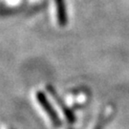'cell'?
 <instances>
[{"mask_svg":"<svg viewBox=\"0 0 129 129\" xmlns=\"http://www.w3.org/2000/svg\"><path fill=\"white\" fill-rule=\"evenodd\" d=\"M55 2L58 23L61 27H63L67 23V13H66V6H65L64 0H55Z\"/></svg>","mask_w":129,"mask_h":129,"instance_id":"3","label":"cell"},{"mask_svg":"<svg viewBox=\"0 0 129 129\" xmlns=\"http://www.w3.org/2000/svg\"><path fill=\"white\" fill-rule=\"evenodd\" d=\"M112 111H113L112 109H109L108 113L103 114V115L101 117V119L99 120L97 125L95 126V128H94V129H103L104 125H105L106 122H107V120H109V118L112 116Z\"/></svg>","mask_w":129,"mask_h":129,"instance_id":"4","label":"cell"},{"mask_svg":"<svg viewBox=\"0 0 129 129\" xmlns=\"http://www.w3.org/2000/svg\"><path fill=\"white\" fill-rule=\"evenodd\" d=\"M37 100L38 103L42 106L43 110L46 112V114L48 115L49 119L51 120L53 125L55 127H60L61 126V121H60L59 118H58V115L55 112V109L53 108V106L50 103V102L48 101V99L45 96V94L41 92V91L37 92Z\"/></svg>","mask_w":129,"mask_h":129,"instance_id":"1","label":"cell"},{"mask_svg":"<svg viewBox=\"0 0 129 129\" xmlns=\"http://www.w3.org/2000/svg\"><path fill=\"white\" fill-rule=\"evenodd\" d=\"M46 88H47V90L49 91V93L51 94L52 97L54 98V100L56 102V103L58 104V106L60 107V109L62 110V112H63V114H64V116H65V118H66V120H68L70 123H73L75 121V116H74V113L72 112V110H71L70 108H68L64 102L61 101V99H60L59 96L57 95V93H56V91L55 90V88L53 87L52 85H47Z\"/></svg>","mask_w":129,"mask_h":129,"instance_id":"2","label":"cell"}]
</instances>
